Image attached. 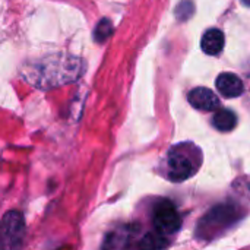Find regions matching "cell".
Wrapping results in <instances>:
<instances>
[{"label":"cell","instance_id":"obj_2","mask_svg":"<svg viewBox=\"0 0 250 250\" xmlns=\"http://www.w3.org/2000/svg\"><path fill=\"white\" fill-rule=\"evenodd\" d=\"M152 224L155 227V231L164 236H168V234H174L176 231H179L182 226V217L179 211L174 208V205L166 201V202L158 204L154 208Z\"/></svg>","mask_w":250,"mask_h":250},{"label":"cell","instance_id":"obj_5","mask_svg":"<svg viewBox=\"0 0 250 250\" xmlns=\"http://www.w3.org/2000/svg\"><path fill=\"white\" fill-rule=\"evenodd\" d=\"M217 89L227 98H234L243 94V82L234 73H221L217 78Z\"/></svg>","mask_w":250,"mask_h":250},{"label":"cell","instance_id":"obj_8","mask_svg":"<svg viewBox=\"0 0 250 250\" xmlns=\"http://www.w3.org/2000/svg\"><path fill=\"white\" fill-rule=\"evenodd\" d=\"M168 243L164 240V234L161 233H154V234H146L142 242H141V248H146V249H161L166 248Z\"/></svg>","mask_w":250,"mask_h":250},{"label":"cell","instance_id":"obj_3","mask_svg":"<svg viewBox=\"0 0 250 250\" xmlns=\"http://www.w3.org/2000/svg\"><path fill=\"white\" fill-rule=\"evenodd\" d=\"M188 100L192 107L202 110V111H212L220 107L218 97L211 89L204 88V86L192 89L188 95Z\"/></svg>","mask_w":250,"mask_h":250},{"label":"cell","instance_id":"obj_9","mask_svg":"<svg viewBox=\"0 0 250 250\" xmlns=\"http://www.w3.org/2000/svg\"><path fill=\"white\" fill-rule=\"evenodd\" d=\"M113 34V23L108 21V19H103L98 22L97 28H95V32H94V37L98 42H103L105 41L110 35Z\"/></svg>","mask_w":250,"mask_h":250},{"label":"cell","instance_id":"obj_4","mask_svg":"<svg viewBox=\"0 0 250 250\" xmlns=\"http://www.w3.org/2000/svg\"><path fill=\"white\" fill-rule=\"evenodd\" d=\"M23 218L19 212L12 211L7 212L3 218L1 223V229H3V239L10 240L12 243L16 240H21L22 234H23Z\"/></svg>","mask_w":250,"mask_h":250},{"label":"cell","instance_id":"obj_7","mask_svg":"<svg viewBox=\"0 0 250 250\" xmlns=\"http://www.w3.org/2000/svg\"><path fill=\"white\" fill-rule=\"evenodd\" d=\"M212 125L220 132H230V130H233L236 127L237 117H236V114L233 111H230L227 108H223V110H218L214 114Z\"/></svg>","mask_w":250,"mask_h":250},{"label":"cell","instance_id":"obj_6","mask_svg":"<svg viewBox=\"0 0 250 250\" xmlns=\"http://www.w3.org/2000/svg\"><path fill=\"white\" fill-rule=\"evenodd\" d=\"M201 47H202V51L205 54H209V56L220 54V51L224 48V34H223V31H220L217 28L208 29L202 37Z\"/></svg>","mask_w":250,"mask_h":250},{"label":"cell","instance_id":"obj_10","mask_svg":"<svg viewBox=\"0 0 250 250\" xmlns=\"http://www.w3.org/2000/svg\"><path fill=\"white\" fill-rule=\"evenodd\" d=\"M243 1V4H246V6H250V0H242Z\"/></svg>","mask_w":250,"mask_h":250},{"label":"cell","instance_id":"obj_1","mask_svg":"<svg viewBox=\"0 0 250 250\" xmlns=\"http://www.w3.org/2000/svg\"><path fill=\"white\" fill-rule=\"evenodd\" d=\"M202 163L201 149L193 144L174 145L166 155L164 176L171 182H183L196 174Z\"/></svg>","mask_w":250,"mask_h":250}]
</instances>
